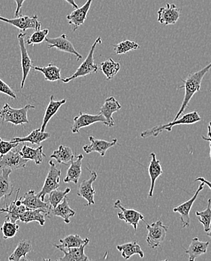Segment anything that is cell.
Segmentation results:
<instances>
[{
	"label": "cell",
	"instance_id": "6da1fadb",
	"mask_svg": "<svg viewBox=\"0 0 211 261\" xmlns=\"http://www.w3.org/2000/svg\"><path fill=\"white\" fill-rule=\"evenodd\" d=\"M210 69L211 62L205 67L201 69V70L190 74L185 80H182V82H184V85L179 87V89L185 90L184 100H183L180 109H179L173 121H175L180 117V115L184 113L185 109L188 107L193 96L197 92H199L200 89H201V82H202L203 79L205 76L206 74L210 70Z\"/></svg>",
	"mask_w": 211,
	"mask_h": 261
},
{
	"label": "cell",
	"instance_id": "7a4b0ae2",
	"mask_svg": "<svg viewBox=\"0 0 211 261\" xmlns=\"http://www.w3.org/2000/svg\"><path fill=\"white\" fill-rule=\"evenodd\" d=\"M201 118L200 117L199 114L197 111L189 112L186 115H183L181 118H177L175 121H171V122L167 123V124L158 125V126H154L151 129H146L143 131L141 134V137L142 138L146 139L148 137H157L159 134H161L163 131H168L171 132L172 127L177 125H188L194 124L195 123L201 121Z\"/></svg>",
	"mask_w": 211,
	"mask_h": 261
},
{
	"label": "cell",
	"instance_id": "3957f363",
	"mask_svg": "<svg viewBox=\"0 0 211 261\" xmlns=\"http://www.w3.org/2000/svg\"><path fill=\"white\" fill-rule=\"evenodd\" d=\"M33 109H35V107L31 104H27L20 109H14L6 103L0 110V118L3 123L9 122L14 125H23L29 123L27 114Z\"/></svg>",
	"mask_w": 211,
	"mask_h": 261
},
{
	"label": "cell",
	"instance_id": "277c9868",
	"mask_svg": "<svg viewBox=\"0 0 211 261\" xmlns=\"http://www.w3.org/2000/svg\"><path fill=\"white\" fill-rule=\"evenodd\" d=\"M102 41L101 37H98L97 40L93 44L92 46L91 47L89 54L86 59L83 61L81 63V66L78 68L76 72L72 74L70 77H65V79H61L64 83H69L71 81L77 79V77L86 76V75H89L91 73H96L99 70V66L94 63V50H95L96 47L97 45L102 44Z\"/></svg>",
	"mask_w": 211,
	"mask_h": 261
},
{
	"label": "cell",
	"instance_id": "5b68a950",
	"mask_svg": "<svg viewBox=\"0 0 211 261\" xmlns=\"http://www.w3.org/2000/svg\"><path fill=\"white\" fill-rule=\"evenodd\" d=\"M146 229L148 230L147 237H146L148 246L154 249L161 246L166 237L168 226L164 225L162 220H159L153 224H146Z\"/></svg>",
	"mask_w": 211,
	"mask_h": 261
},
{
	"label": "cell",
	"instance_id": "8992f818",
	"mask_svg": "<svg viewBox=\"0 0 211 261\" xmlns=\"http://www.w3.org/2000/svg\"><path fill=\"white\" fill-rule=\"evenodd\" d=\"M0 20L13 25L14 27L20 30V33H26V31L29 29L39 31L42 26V23L39 22V17L36 15L33 17H29L27 15H19L18 17H15V18L12 19L6 18L0 15Z\"/></svg>",
	"mask_w": 211,
	"mask_h": 261
},
{
	"label": "cell",
	"instance_id": "52a82bcc",
	"mask_svg": "<svg viewBox=\"0 0 211 261\" xmlns=\"http://www.w3.org/2000/svg\"><path fill=\"white\" fill-rule=\"evenodd\" d=\"M50 169L45 178V183L40 192L38 194L42 200L45 201V196L50 194L53 190L58 189L61 186L59 179L61 176V170L56 168L54 162L52 160L49 161Z\"/></svg>",
	"mask_w": 211,
	"mask_h": 261
},
{
	"label": "cell",
	"instance_id": "ba28073f",
	"mask_svg": "<svg viewBox=\"0 0 211 261\" xmlns=\"http://www.w3.org/2000/svg\"><path fill=\"white\" fill-rule=\"evenodd\" d=\"M18 146L13 148L7 154L0 156V169H9L11 170L24 168L27 164V160L22 158Z\"/></svg>",
	"mask_w": 211,
	"mask_h": 261
},
{
	"label": "cell",
	"instance_id": "9c48e42d",
	"mask_svg": "<svg viewBox=\"0 0 211 261\" xmlns=\"http://www.w3.org/2000/svg\"><path fill=\"white\" fill-rule=\"evenodd\" d=\"M114 207L115 208L120 210V212L117 213L119 219L132 225L135 231L138 229L139 221H144V215L141 214V213L135 210H132V208H125L121 203L120 200H117L114 202Z\"/></svg>",
	"mask_w": 211,
	"mask_h": 261
},
{
	"label": "cell",
	"instance_id": "30bf717a",
	"mask_svg": "<svg viewBox=\"0 0 211 261\" xmlns=\"http://www.w3.org/2000/svg\"><path fill=\"white\" fill-rule=\"evenodd\" d=\"M204 183L201 182V185L198 187V189H197V191H195L194 195H193L190 200L186 201L184 203L180 204V205H177V206L174 207V208H173V212H174V213H178V214L180 215V218H179V219H180L183 228H186V227L187 228V227H190V210H191L195 201L198 198V194L204 189Z\"/></svg>",
	"mask_w": 211,
	"mask_h": 261
},
{
	"label": "cell",
	"instance_id": "8fae6325",
	"mask_svg": "<svg viewBox=\"0 0 211 261\" xmlns=\"http://www.w3.org/2000/svg\"><path fill=\"white\" fill-rule=\"evenodd\" d=\"M98 122L106 125V120H105V117L101 114L91 115V114L83 113L81 112L78 116H75L74 118L73 126L72 127V134H78L80 129L82 128L91 126V125Z\"/></svg>",
	"mask_w": 211,
	"mask_h": 261
},
{
	"label": "cell",
	"instance_id": "7c38bea8",
	"mask_svg": "<svg viewBox=\"0 0 211 261\" xmlns=\"http://www.w3.org/2000/svg\"><path fill=\"white\" fill-rule=\"evenodd\" d=\"M25 36L26 33H19L17 39H18L19 46L20 49V55H21V69H22V77L21 85L20 88L23 89L24 87L25 82H26V77L29 75L31 69L33 67V62L28 54L27 49H26V45H25Z\"/></svg>",
	"mask_w": 211,
	"mask_h": 261
},
{
	"label": "cell",
	"instance_id": "4fadbf2b",
	"mask_svg": "<svg viewBox=\"0 0 211 261\" xmlns=\"http://www.w3.org/2000/svg\"><path fill=\"white\" fill-rule=\"evenodd\" d=\"M157 20L165 26L174 25L178 21L180 17V10L174 3H167L165 7L159 9Z\"/></svg>",
	"mask_w": 211,
	"mask_h": 261
},
{
	"label": "cell",
	"instance_id": "5bb4252c",
	"mask_svg": "<svg viewBox=\"0 0 211 261\" xmlns=\"http://www.w3.org/2000/svg\"><path fill=\"white\" fill-rule=\"evenodd\" d=\"M20 189L19 188L17 191L16 197L15 200L10 204H6V207L0 208V214L3 213H7V215L5 217L7 221H12L13 223H16L19 221V218L20 215L23 214L27 208L22 204V197L19 198V193Z\"/></svg>",
	"mask_w": 211,
	"mask_h": 261
},
{
	"label": "cell",
	"instance_id": "9a60e30c",
	"mask_svg": "<svg viewBox=\"0 0 211 261\" xmlns=\"http://www.w3.org/2000/svg\"><path fill=\"white\" fill-rule=\"evenodd\" d=\"M45 41H46L47 43L48 44V49L56 47V49L61 50V51L72 54V55L76 57L78 61L82 58V55L77 51L76 49L74 47L73 44L70 41L68 40L66 34H62L56 38L46 37Z\"/></svg>",
	"mask_w": 211,
	"mask_h": 261
},
{
	"label": "cell",
	"instance_id": "2e32d148",
	"mask_svg": "<svg viewBox=\"0 0 211 261\" xmlns=\"http://www.w3.org/2000/svg\"><path fill=\"white\" fill-rule=\"evenodd\" d=\"M86 169L91 173V178L89 179L85 180L80 185L77 194L87 201V205H94L96 203L95 200H94L96 191L93 187V183L97 180L98 175L95 171L91 170L88 167H86Z\"/></svg>",
	"mask_w": 211,
	"mask_h": 261
},
{
	"label": "cell",
	"instance_id": "e0dca14e",
	"mask_svg": "<svg viewBox=\"0 0 211 261\" xmlns=\"http://www.w3.org/2000/svg\"><path fill=\"white\" fill-rule=\"evenodd\" d=\"M91 145H86L83 147V150L86 154H91L92 152H97L102 156H105L107 151L109 148H112L117 143V139H114L111 142L103 140V139H96L95 137H89Z\"/></svg>",
	"mask_w": 211,
	"mask_h": 261
},
{
	"label": "cell",
	"instance_id": "ac0fdd59",
	"mask_svg": "<svg viewBox=\"0 0 211 261\" xmlns=\"http://www.w3.org/2000/svg\"><path fill=\"white\" fill-rule=\"evenodd\" d=\"M92 3L93 0H87L81 7L77 8L73 12L68 14L66 19H67L68 23L73 26L74 32L84 23Z\"/></svg>",
	"mask_w": 211,
	"mask_h": 261
},
{
	"label": "cell",
	"instance_id": "d6986e66",
	"mask_svg": "<svg viewBox=\"0 0 211 261\" xmlns=\"http://www.w3.org/2000/svg\"><path fill=\"white\" fill-rule=\"evenodd\" d=\"M120 103L116 100L114 96H110L105 99L102 107L100 109V114L105 117L106 120V126L111 127L115 125V121L113 118V114L120 110Z\"/></svg>",
	"mask_w": 211,
	"mask_h": 261
},
{
	"label": "cell",
	"instance_id": "ffe728a7",
	"mask_svg": "<svg viewBox=\"0 0 211 261\" xmlns=\"http://www.w3.org/2000/svg\"><path fill=\"white\" fill-rule=\"evenodd\" d=\"M21 202L27 210L42 208V210H46L50 213V210L52 208L49 202H45V201L42 200L39 196L36 194V191L34 190H31L26 192L24 194V197H22Z\"/></svg>",
	"mask_w": 211,
	"mask_h": 261
},
{
	"label": "cell",
	"instance_id": "44dd1931",
	"mask_svg": "<svg viewBox=\"0 0 211 261\" xmlns=\"http://www.w3.org/2000/svg\"><path fill=\"white\" fill-rule=\"evenodd\" d=\"M151 161L148 167V172H149V178H150V189H149L148 197H152L154 194V188L157 180L160 175H163V170L162 168L161 163L159 161L154 152L150 154Z\"/></svg>",
	"mask_w": 211,
	"mask_h": 261
},
{
	"label": "cell",
	"instance_id": "7402d4cb",
	"mask_svg": "<svg viewBox=\"0 0 211 261\" xmlns=\"http://www.w3.org/2000/svg\"><path fill=\"white\" fill-rule=\"evenodd\" d=\"M49 214H50V212L42 210V208L26 210L23 214L20 215L19 221L25 223V224H28L33 221H37L41 226H44L46 221V218L48 217Z\"/></svg>",
	"mask_w": 211,
	"mask_h": 261
},
{
	"label": "cell",
	"instance_id": "603a6c76",
	"mask_svg": "<svg viewBox=\"0 0 211 261\" xmlns=\"http://www.w3.org/2000/svg\"><path fill=\"white\" fill-rule=\"evenodd\" d=\"M83 159V155L79 154L75 156L70 164V167L68 169L65 178H64V182L70 183L77 185L81 175L82 161Z\"/></svg>",
	"mask_w": 211,
	"mask_h": 261
},
{
	"label": "cell",
	"instance_id": "cb8c5ba5",
	"mask_svg": "<svg viewBox=\"0 0 211 261\" xmlns=\"http://www.w3.org/2000/svg\"><path fill=\"white\" fill-rule=\"evenodd\" d=\"M209 244L210 243L208 241L202 242L198 239V237H194L192 240L190 246L185 251L186 254L189 255V260L194 261L197 257L206 254Z\"/></svg>",
	"mask_w": 211,
	"mask_h": 261
},
{
	"label": "cell",
	"instance_id": "d4e9b609",
	"mask_svg": "<svg viewBox=\"0 0 211 261\" xmlns=\"http://www.w3.org/2000/svg\"><path fill=\"white\" fill-rule=\"evenodd\" d=\"M66 102V99H63L61 100L56 101L54 99L53 95L50 96V102H49L48 107L45 109V115H44L43 121H42V126H41V131L45 132L47 125L51 119L52 117L56 115V112L59 110V108L64 105Z\"/></svg>",
	"mask_w": 211,
	"mask_h": 261
},
{
	"label": "cell",
	"instance_id": "484cf974",
	"mask_svg": "<svg viewBox=\"0 0 211 261\" xmlns=\"http://www.w3.org/2000/svg\"><path fill=\"white\" fill-rule=\"evenodd\" d=\"M20 154L22 158L27 161H33L36 165H40L43 161V158L46 154L43 153V146L40 145L37 148H33L26 145H23L20 149Z\"/></svg>",
	"mask_w": 211,
	"mask_h": 261
},
{
	"label": "cell",
	"instance_id": "4316f807",
	"mask_svg": "<svg viewBox=\"0 0 211 261\" xmlns=\"http://www.w3.org/2000/svg\"><path fill=\"white\" fill-rule=\"evenodd\" d=\"M12 170L9 169H2L0 172V200L2 198H7L13 194V185L10 181L11 173Z\"/></svg>",
	"mask_w": 211,
	"mask_h": 261
},
{
	"label": "cell",
	"instance_id": "83f0119b",
	"mask_svg": "<svg viewBox=\"0 0 211 261\" xmlns=\"http://www.w3.org/2000/svg\"><path fill=\"white\" fill-rule=\"evenodd\" d=\"M89 239H82V237L78 234H72V235L64 237V239H61L59 240V244H53V246L56 247L61 251L62 249L75 248V247H80L84 244H89Z\"/></svg>",
	"mask_w": 211,
	"mask_h": 261
},
{
	"label": "cell",
	"instance_id": "f1b7e54d",
	"mask_svg": "<svg viewBox=\"0 0 211 261\" xmlns=\"http://www.w3.org/2000/svg\"><path fill=\"white\" fill-rule=\"evenodd\" d=\"M50 214L54 216L61 217L64 219V222L66 224H69L71 221L70 218L75 216L76 213L69 206L68 197L66 196L61 203L58 204L55 208H51Z\"/></svg>",
	"mask_w": 211,
	"mask_h": 261
},
{
	"label": "cell",
	"instance_id": "f546056e",
	"mask_svg": "<svg viewBox=\"0 0 211 261\" xmlns=\"http://www.w3.org/2000/svg\"><path fill=\"white\" fill-rule=\"evenodd\" d=\"M88 244H84L80 247L67 248L61 250L64 254V257L59 258V260L64 261H85L91 260V259L85 254L84 249Z\"/></svg>",
	"mask_w": 211,
	"mask_h": 261
},
{
	"label": "cell",
	"instance_id": "4dcf8cb0",
	"mask_svg": "<svg viewBox=\"0 0 211 261\" xmlns=\"http://www.w3.org/2000/svg\"><path fill=\"white\" fill-rule=\"evenodd\" d=\"M116 249L121 252V255L125 260H129L132 256L135 255V254H138L141 258L144 257V251H142L141 246L137 241L118 245L116 246Z\"/></svg>",
	"mask_w": 211,
	"mask_h": 261
},
{
	"label": "cell",
	"instance_id": "1f68e13d",
	"mask_svg": "<svg viewBox=\"0 0 211 261\" xmlns=\"http://www.w3.org/2000/svg\"><path fill=\"white\" fill-rule=\"evenodd\" d=\"M75 155L69 147L61 145L50 155V159H55L58 164L68 166L75 159Z\"/></svg>",
	"mask_w": 211,
	"mask_h": 261
},
{
	"label": "cell",
	"instance_id": "d6a6232c",
	"mask_svg": "<svg viewBox=\"0 0 211 261\" xmlns=\"http://www.w3.org/2000/svg\"><path fill=\"white\" fill-rule=\"evenodd\" d=\"M50 134L49 133L42 132L40 128L39 129H35L32 131L29 135L24 137H15L12 139V142H18V143H22V142H29L33 145H40L41 142L47 140L50 138Z\"/></svg>",
	"mask_w": 211,
	"mask_h": 261
},
{
	"label": "cell",
	"instance_id": "836d02e7",
	"mask_svg": "<svg viewBox=\"0 0 211 261\" xmlns=\"http://www.w3.org/2000/svg\"><path fill=\"white\" fill-rule=\"evenodd\" d=\"M33 251V246L29 240H20L9 260L12 261L26 260V256Z\"/></svg>",
	"mask_w": 211,
	"mask_h": 261
},
{
	"label": "cell",
	"instance_id": "e575fe53",
	"mask_svg": "<svg viewBox=\"0 0 211 261\" xmlns=\"http://www.w3.org/2000/svg\"><path fill=\"white\" fill-rule=\"evenodd\" d=\"M32 69L42 72L45 76V79L48 82H56L62 79L61 77V69L53 63H49L45 66H33Z\"/></svg>",
	"mask_w": 211,
	"mask_h": 261
},
{
	"label": "cell",
	"instance_id": "d590c367",
	"mask_svg": "<svg viewBox=\"0 0 211 261\" xmlns=\"http://www.w3.org/2000/svg\"><path fill=\"white\" fill-rule=\"evenodd\" d=\"M119 69H120V64L117 62H115L111 58L101 63V70L108 80L114 79Z\"/></svg>",
	"mask_w": 211,
	"mask_h": 261
},
{
	"label": "cell",
	"instance_id": "8d00e7d4",
	"mask_svg": "<svg viewBox=\"0 0 211 261\" xmlns=\"http://www.w3.org/2000/svg\"><path fill=\"white\" fill-rule=\"evenodd\" d=\"M195 215L198 218V221L202 224L204 230L206 232L210 230L211 227V199L207 201V208L204 211L195 213Z\"/></svg>",
	"mask_w": 211,
	"mask_h": 261
},
{
	"label": "cell",
	"instance_id": "74e56055",
	"mask_svg": "<svg viewBox=\"0 0 211 261\" xmlns=\"http://www.w3.org/2000/svg\"><path fill=\"white\" fill-rule=\"evenodd\" d=\"M138 48H140V45L137 42L129 40V39L123 41V42L114 45V52L116 55H124L131 50H135Z\"/></svg>",
	"mask_w": 211,
	"mask_h": 261
},
{
	"label": "cell",
	"instance_id": "f35d334b",
	"mask_svg": "<svg viewBox=\"0 0 211 261\" xmlns=\"http://www.w3.org/2000/svg\"><path fill=\"white\" fill-rule=\"evenodd\" d=\"M71 189L69 188H66L65 191H59L56 189L52 191L49 194L48 202L52 208H55L58 204L61 203L69 193H70Z\"/></svg>",
	"mask_w": 211,
	"mask_h": 261
},
{
	"label": "cell",
	"instance_id": "ab89813d",
	"mask_svg": "<svg viewBox=\"0 0 211 261\" xmlns=\"http://www.w3.org/2000/svg\"><path fill=\"white\" fill-rule=\"evenodd\" d=\"M18 230V224H17L16 223L12 222L10 221H7V220L3 223V226L0 227V230L3 232V238L5 240L13 238L16 235Z\"/></svg>",
	"mask_w": 211,
	"mask_h": 261
},
{
	"label": "cell",
	"instance_id": "60d3db41",
	"mask_svg": "<svg viewBox=\"0 0 211 261\" xmlns=\"http://www.w3.org/2000/svg\"><path fill=\"white\" fill-rule=\"evenodd\" d=\"M49 33L48 29H44L42 31H35L32 34L29 36L26 43L27 45H38L42 43L46 39Z\"/></svg>",
	"mask_w": 211,
	"mask_h": 261
},
{
	"label": "cell",
	"instance_id": "b9f144b4",
	"mask_svg": "<svg viewBox=\"0 0 211 261\" xmlns=\"http://www.w3.org/2000/svg\"><path fill=\"white\" fill-rule=\"evenodd\" d=\"M19 145H20V143H18V142L3 140L0 138V156L7 154L9 151H10L13 148H16Z\"/></svg>",
	"mask_w": 211,
	"mask_h": 261
},
{
	"label": "cell",
	"instance_id": "7bdbcfd3",
	"mask_svg": "<svg viewBox=\"0 0 211 261\" xmlns=\"http://www.w3.org/2000/svg\"><path fill=\"white\" fill-rule=\"evenodd\" d=\"M0 93L8 95V96H10L13 99H17V95L15 91L4 81L2 80L1 79H0Z\"/></svg>",
	"mask_w": 211,
	"mask_h": 261
},
{
	"label": "cell",
	"instance_id": "ee69618b",
	"mask_svg": "<svg viewBox=\"0 0 211 261\" xmlns=\"http://www.w3.org/2000/svg\"><path fill=\"white\" fill-rule=\"evenodd\" d=\"M15 1L17 4L15 15V17H18L19 15H20V12H21L22 7H23V3H24L25 0H15Z\"/></svg>",
	"mask_w": 211,
	"mask_h": 261
},
{
	"label": "cell",
	"instance_id": "f6af8a7d",
	"mask_svg": "<svg viewBox=\"0 0 211 261\" xmlns=\"http://www.w3.org/2000/svg\"><path fill=\"white\" fill-rule=\"evenodd\" d=\"M195 181H201V182L204 183V185H207V186H208L209 188H210V189L211 190L210 181L206 180L205 178H204V177H198V178H195Z\"/></svg>",
	"mask_w": 211,
	"mask_h": 261
},
{
	"label": "cell",
	"instance_id": "bcb514c9",
	"mask_svg": "<svg viewBox=\"0 0 211 261\" xmlns=\"http://www.w3.org/2000/svg\"><path fill=\"white\" fill-rule=\"evenodd\" d=\"M207 137H202V139L205 141L211 140V121H210V122H209L208 134H207Z\"/></svg>",
	"mask_w": 211,
	"mask_h": 261
},
{
	"label": "cell",
	"instance_id": "7dc6e473",
	"mask_svg": "<svg viewBox=\"0 0 211 261\" xmlns=\"http://www.w3.org/2000/svg\"><path fill=\"white\" fill-rule=\"evenodd\" d=\"M66 2H67L69 4H70L71 6H72V7L74 8V9H77V8H78V4H77L76 3H75V0H65Z\"/></svg>",
	"mask_w": 211,
	"mask_h": 261
},
{
	"label": "cell",
	"instance_id": "c3c4849f",
	"mask_svg": "<svg viewBox=\"0 0 211 261\" xmlns=\"http://www.w3.org/2000/svg\"><path fill=\"white\" fill-rule=\"evenodd\" d=\"M207 235L209 237H210L211 238V227L210 230L208 231V232H207Z\"/></svg>",
	"mask_w": 211,
	"mask_h": 261
},
{
	"label": "cell",
	"instance_id": "681fc988",
	"mask_svg": "<svg viewBox=\"0 0 211 261\" xmlns=\"http://www.w3.org/2000/svg\"><path fill=\"white\" fill-rule=\"evenodd\" d=\"M208 142H210V161H211V140H209Z\"/></svg>",
	"mask_w": 211,
	"mask_h": 261
}]
</instances>
